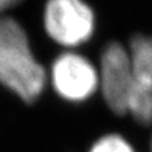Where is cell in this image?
Returning <instances> with one entry per match:
<instances>
[{"instance_id": "1", "label": "cell", "mask_w": 152, "mask_h": 152, "mask_svg": "<svg viewBox=\"0 0 152 152\" xmlns=\"http://www.w3.org/2000/svg\"><path fill=\"white\" fill-rule=\"evenodd\" d=\"M48 86V71L35 56L26 29L10 13L0 15V87L34 103Z\"/></svg>"}, {"instance_id": "2", "label": "cell", "mask_w": 152, "mask_h": 152, "mask_svg": "<svg viewBox=\"0 0 152 152\" xmlns=\"http://www.w3.org/2000/svg\"><path fill=\"white\" fill-rule=\"evenodd\" d=\"M43 29L47 37L61 48H74L89 40L95 15L84 0H45Z\"/></svg>"}, {"instance_id": "3", "label": "cell", "mask_w": 152, "mask_h": 152, "mask_svg": "<svg viewBox=\"0 0 152 152\" xmlns=\"http://www.w3.org/2000/svg\"><path fill=\"white\" fill-rule=\"evenodd\" d=\"M50 87L67 102H83L99 87V74L84 56L63 51L48 68Z\"/></svg>"}, {"instance_id": "4", "label": "cell", "mask_w": 152, "mask_h": 152, "mask_svg": "<svg viewBox=\"0 0 152 152\" xmlns=\"http://www.w3.org/2000/svg\"><path fill=\"white\" fill-rule=\"evenodd\" d=\"M99 87L108 108L116 115L129 113L132 94V64L128 50L119 43H111L100 58Z\"/></svg>"}, {"instance_id": "5", "label": "cell", "mask_w": 152, "mask_h": 152, "mask_svg": "<svg viewBox=\"0 0 152 152\" xmlns=\"http://www.w3.org/2000/svg\"><path fill=\"white\" fill-rule=\"evenodd\" d=\"M132 64V94L129 113L136 121H152V36L137 35L129 44Z\"/></svg>"}, {"instance_id": "6", "label": "cell", "mask_w": 152, "mask_h": 152, "mask_svg": "<svg viewBox=\"0 0 152 152\" xmlns=\"http://www.w3.org/2000/svg\"><path fill=\"white\" fill-rule=\"evenodd\" d=\"M89 152H135L132 147L118 135H108L97 140Z\"/></svg>"}, {"instance_id": "7", "label": "cell", "mask_w": 152, "mask_h": 152, "mask_svg": "<svg viewBox=\"0 0 152 152\" xmlns=\"http://www.w3.org/2000/svg\"><path fill=\"white\" fill-rule=\"evenodd\" d=\"M23 1L24 0H0V15L10 13L11 11L15 10Z\"/></svg>"}]
</instances>
